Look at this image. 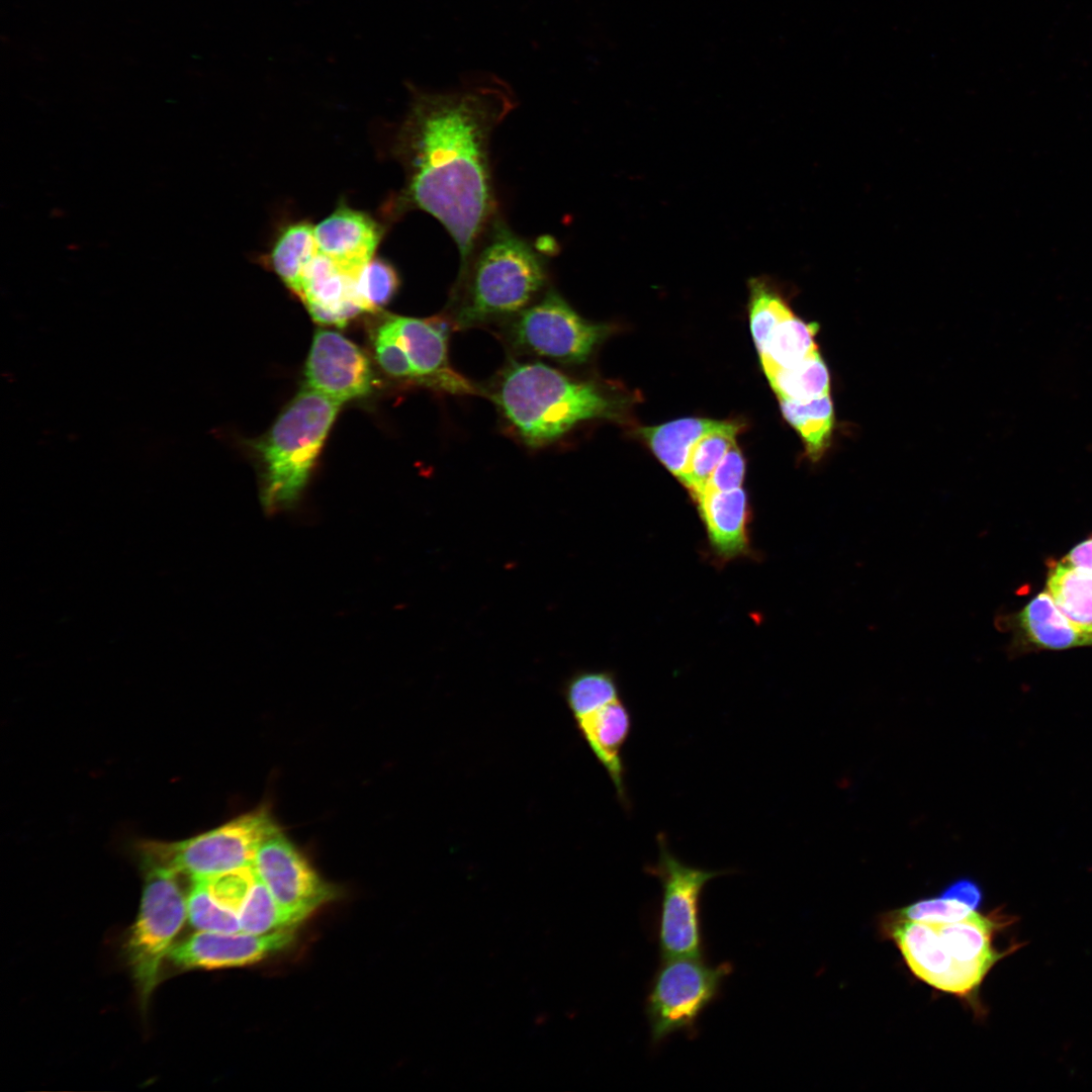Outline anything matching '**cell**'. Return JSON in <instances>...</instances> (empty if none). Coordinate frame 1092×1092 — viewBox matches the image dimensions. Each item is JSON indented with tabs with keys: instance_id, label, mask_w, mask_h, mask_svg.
Returning <instances> with one entry per match:
<instances>
[{
	"instance_id": "5bb4252c",
	"label": "cell",
	"mask_w": 1092,
	"mask_h": 1092,
	"mask_svg": "<svg viewBox=\"0 0 1092 1092\" xmlns=\"http://www.w3.org/2000/svg\"><path fill=\"white\" fill-rule=\"evenodd\" d=\"M294 939L293 928L263 934L200 931L173 946L167 959L184 970L242 967L285 949Z\"/></svg>"
},
{
	"instance_id": "7a4b0ae2",
	"label": "cell",
	"mask_w": 1092,
	"mask_h": 1092,
	"mask_svg": "<svg viewBox=\"0 0 1092 1092\" xmlns=\"http://www.w3.org/2000/svg\"><path fill=\"white\" fill-rule=\"evenodd\" d=\"M1012 923L1002 908L943 923L907 920L890 911L881 915L879 929L915 978L961 999L981 1017L986 1014L979 998L983 981L997 962L1020 947L1016 943L998 950L994 945L996 935Z\"/></svg>"
},
{
	"instance_id": "e575fe53",
	"label": "cell",
	"mask_w": 1092,
	"mask_h": 1092,
	"mask_svg": "<svg viewBox=\"0 0 1092 1092\" xmlns=\"http://www.w3.org/2000/svg\"><path fill=\"white\" fill-rule=\"evenodd\" d=\"M1062 560L1075 567L1092 572V538L1076 545Z\"/></svg>"
},
{
	"instance_id": "836d02e7",
	"label": "cell",
	"mask_w": 1092,
	"mask_h": 1092,
	"mask_svg": "<svg viewBox=\"0 0 1092 1092\" xmlns=\"http://www.w3.org/2000/svg\"><path fill=\"white\" fill-rule=\"evenodd\" d=\"M941 897L959 900L972 909L977 910L982 903L983 893L977 883L962 879L948 885L940 894Z\"/></svg>"
},
{
	"instance_id": "484cf974",
	"label": "cell",
	"mask_w": 1092,
	"mask_h": 1092,
	"mask_svg": "<svg viewBox=\"0 0 1092 1092\" xmlns=\"http://www.w3.org/2000/svg\"><path fill=\"white\" fill-rule=\"evenodd\" d=\"M767 378L779 399L808 400L830 390L829 371L819 351Z\"/></svg>"
},
{
	"instance_id": "7402d4cb",
	"label": "cell",
	"mask_w": 1092,
	"mask_h": 1092,
	"mask_svg": "<svg viewBox=\"0 0 1092 1092\" xmlns=\"http://www.w3.org/2000/svg\"><path fill=\"white\" fill-rule=\"evenodd\" d=\"M317 254L314 226L300 221L282 230L271 250L269 261L275 273L299 297L303 271Z\"/></svg>"
},
{
	"instance_id": "7c38bea8",
	"label": "cell",
	"mask_w": 1092,
	"mask_h": 1092,
	"mask_svg": "<svg viewBox=\"0 0 1092 1092\" xmlns=\"http://www.w3.org/2000/svg\"><path fill=\"white\" fill-rule=\"evenodd\" d=\"M254 868L280 906L308 917L335 896L297 847L280 830L260 845Z\"/></svg>"
},
{
	"instance_id": "52a82bcc",
	"label": "cell",
	"mask_w": 1092,
	"mask_h": 1092,
	"mask_svg": "<svg viewBox=\"0 0 1092 1092\" xmlns=\"http://www.w3.org/2000/svg\"><path fill=\"white\" fill-rule=\"evenodd\" d=\"M278 829L269 810L258 808L183 841L145 843L144 864L169 868L191 880L219 875L254 866L260 845Z\"/></svg>"
},
{
	"instance_id": "ffe728a7",
	"label": "cell",
	"mask_w": 1092,
	"mask_h": 1092,
	"mask_svg": "<svg viewBox=\"0 0 1092 1092\" xmlns=\"http://www.w3.org/2000/svg\"><path fill=\"white\" fill-rule=\"evenodd\" d=\"M708 419L687 418L644 428L641 436L659 461L678 479L686 472L693 447L706 434L725 425Z\"/></svg>"
},
{
	"instance_id": "f546056e",
	"label": "cell",
	"mask_w": 1092,
	"mask_h": 1092,
	"mask_svg": "<svg viewBox=\"0 0 1092 1092\" xmlns=\"http://www.w3.org/2000/svg\"><path fill=\"white\" fill-rule=\"evenodd\" d=\"M399 286L396 270L382 259H372L360 274L356 290L362 311H376L385 306Z\"/></svg>"
},
{
	"instance_id": "ba28073f",
	"label": "cell",
	"mask_w": 1092,
	"mask_h": 1092,
	"mask_svg": "<svg viewBox=\"0 0 1092 1092\" xmlns=\"http://www.w3.org/2000/svg\"><path fill=\"white\" fill-rule=\"evenodd\" d=\"M145 867L139 914L124 946L144 1008L160 981L163 962L187 916V900L178 883L180 874L165 867Z\"/></svg>"
},
{
	"instance_id": "9a60e30c",
	"label": "cell",
	"mask_w": 1092,
	"mask_h": 1092,
	"mask_svg": "<svg viewBox=\"0 0 1092 1092\" xmlns=\"http://www.w3.org/2000/svg\"><path fill=\"white\" fill-rule=\"evenodd\" d=\"M306 387L341 402L362 397L372 388V371L363 352L339 333L314 335L305 366Z\"/></svg>"
},
{
	"instance_id": "4dcf8cb0",
	"label": "cell",
	"mask_w": 1092,
	"mask_h": 1092,
	"mask_svg": "<svg viewBox=\"0 0 1092 1092\" xmlns=\"http://www.w3.org/2000/svg\"><path fill=\"white\" fill-rule=\"evenodd\" d=\"M975 911L977 910L959 900L939 896L913 902L892 912L896 916L907 920L943 923L962 920Z\"/></svg>"
},
{
	"instance_id": "3957f363",
	"label": "cell",
	"mask_w": 1092,
	"mask_h": 1092,
	"mask_svg": "<svg viewBox=\"0 0 1092 1092\" xmlns=\"http://www.w3.org/2000/svg\"><path fill=\"white\" fill-rule=\"evenodd\" d=\"M509 430L541 448L580 424L618 416L620 402L599 383L569 376L542 362L511 360L485 390Z\"/></svg>"
},
{
	"instance_id": "8fae6325",
	"label": "cell",
	"mask_w": 1092,
	"mask_h": 1092,
	"mask_svg": "<svg viewBox=\"0 0 1092 1092\" xmlns=\"http://www.w3.org/2000/svg\"><path fill=\"white\" fill-rule=\"evenodd\" d=\"M656 840L658 860L647 866L645 871L657 878L661 886L657 933L660 958H703L701 897L711 880L729 871L689 866L669 850L663 833H659Z\"/></svg>"
},
{
	"instance_id": "603a6c76",
	"label": "cell",
	"mask_w": 1092,
	"mask_h": 1092,
	"mask_svg": "<svg viewBox=\"0 0 1092 1092\" xmlns=\"http://www.w3.org/2000/svg\"><path fill=\"white\" fill-rule=\"evenodd\" d=\"M818 325L805 323L794 313L783 320L769 336L760 360L766 376L806 359L818 351Z\"/></svg>"
},
{
	"instance_id": "1f68e13d",
	"label": "cell",
	"mask_w": 1092,
	"mask_h": 1092,
	"mask_svg": "<svg viewBox=\"0 0 1092 1092\" xmlns=\"http://www.w3.org/2000/svg\"><path fill=\"white\" fill-rule=\"evenodd\" d=\"M374 345L377 361L385 372L415 381L411 364L387 320L378 329Z\"/></svg>"
},
{
	"instance_id": "277c9868",
	"label": "cell",
	"mask_w": 1092,
	"mask_h": 1092,
	"mask_svg": "<svg viewBox=\"0 0 1092 1092\" xmlns=\"http://www.w3.org/2000/svg\"><path fill=\"white\" fill-rule=\"evenodd\" d=\"M547 279L534 248L492 221L460 268L443 315L456 331L506 322L542 295Z\"/></svg>"
},
{
	"instance_id": "ac0fdd59",
	"label": "cell",
	"mask_w": 1092,
	"mask_h": 1092,
	"mask_svg": "<svg viewBox=\"0 0 1092 1092\" xmlns=\"http://www.w3.org/2000/svg\"><path fill=\"white\" fill-rule=\"evenodd\" d=\"M696 499L717 553L730 558L746 552L748 507L745 491L741 487L728 491L705 489Z\"/></svg>"
},
{
	"instance_id": "cb8c5ba5",
	"label": "cell",
	"mask_w": 1092,
	"mask_h": 1092,
	"mask_svg": "<svg viewBox=\"0 0 1092 1092\" xmlns=\"http://www.w3.org/2000/svg\"><path fill=\"white\" fill-rule=\"evenodd\" d=\"M1046 592L1071 621L1092 627V572L1061 560L1050 568Z\"/></svg>"
},
{
	"instance_id": "e0dca14e",
	"label": "cell",
	"mask_w": 1092,
	"mask_h": 1092,
	"mask_svg": "<svg viewBox=\"0 0 1092 1092\" xmlns=\"http://www.w3.org/2000/svg\"><path fill=\"white\" fill-rule=\"evenodd\" d=\"M356 284L318 253L303 271L299 298L315 322L343 327L362 312Z\"/></svg>"
},
{
	"instance_id": "d6986e66",
	"label": "cell",
	"mask_w": 1092,
	"mask_h": 1092,
	"mask_svg": "<svg viewBox=\"0 0 1092 1092\" xmlns=\"http://www.w3.org/2000/svg\"><path fill=\"white\" fill-rule=\"evenodd\" d=\"M1018 625L1026 639L1044 649H1068L1092 645V627L1074 623L1044 590L1018 614Z\"/></svg>"
},
{
	"instance_id": "9c48e42d",
	"label": "cell",
	"mask_w": 1092,
	"mask_h": 1092,
	"mask_svg": "<svg viewBox=\"0 0 1092 1092\" xmlns=\"http://www.w3.org/2000/svg\"><path fill=\"white\" fill-rule=\"evenodd\" d=\"M732 971L728 962L712 966L703 958L661 959L645 1003L652 1044L678 1031L695 1035L701 1014Z\"/></svg>"
},
{
	"instance_id": "4fadbf2b",
	"label": "cell",
	"mask_w": 1092,
	"mask_h": 1092,
	"mask_svg": "<svg viewBox=\"0 0 1092 1092\" xmlns=\"http://www.w3.org/2000/svg\"><path fill=\"white\" fill-rule=\"evenodd\" d=\"M387 321L411 364L416 382L448 394L482 393L452 367L448 341L453 328L443 314L429 318L393 315Z\"/></svg>"
},
{
	"instance_id": "d4e9b609",
	"label": "cell",
	"mask_w": 1092,
	"mask_h": 1092,
	"mask_svg": "<svg viewBox=\"0 0 1092 1092\" xmlns=\"http://www.w3.org/2000/svg\"><path fill=\"white\" fill-rule=\"evenodd\" d=\"M305 918L280 906L258 875L239 912L241 930L253 934L293 928Z\"/></svg>"
},
{
	"instance_id": "83f0119b",
	"label": "cell",
	"mask_w": 1092,
	"mask_h": 1092,
	"mask_svg": "<svg viewBox=\"0 0 1092 1092\" xmlns=\"http://www.w3.org/2000/svg\"><path fill=\"white\" fill-rule=\"evenodd\" d=\"M749 291L751 334L760 354L776 327L793 311L767 279H751Z\"/></svg>"
},
{
	"instance_id": "8992f818",
	"label": "cell",
	"mask_w": 1092,
	"mask_h": 1092,
	"mask_svg": "<svg viewBox=\"0 0 1092 1092\" xmlns=\"http://www.w3.org/2000/svg\"><path fill=\"white\" fill-rule=\"evenodd\" d=\"M561 696L579 736L607 772L619 802L628 809L623 752L633 718L615 674L610 670H575L564 680Z\"/></svg>"
},
{
	"instance_id": "4316f807",
	"label": "cell",
	"mask_w": 1092,
	"mask_h": 1092,
	"mask_svg": "<svg viewBox=\"0 0 1092 1092\" xmlns=\"http://www.w3.org/2000/svg\"><path fill=\"white\" fill-rule=\"evenodd\" d=\"M740 427L736 423L725 425L702 437L693 447L686 472L679 479L696 498L700 495L716 466L735 443Z\"/></svg>"
},
{
	"instance_id": "5b68a950",
	"label": "cell",
	"mask_w": 1092,
	"mask_h": 1092,
	"mask_svg": "<svg viewBox=\"0 0 1092 1092\" xmlns=\"http://www.w3.org/2000/svg\"><path fill=\"white\" fill-rule=\"evenodd\" d=\"M342 403L305 387L254 444L264 466L262 499L268 510L297 500Z\"/></svg>"
},
{
	"instance_id": "2e32d148",
	"label": "cell",
	"mask_w": 1092,
	"mask_h": 1092,
	"mask_svg": "<svg viewBox=\"0 0 1092 1092\" xmlns=\"http://www.w3.org/2000/svg\"><path fill=\"white\" fill-rule=\"evenodd\" d=\"M314 236L318 253L357 281L373 259L381 232L368 214L340 206L314 226Z\"/></svg>"
},
{
	"instance_id": "6da1fadb",
	"label": "cell",
	"mask_w": 1092,
	"mask_h": 1092,
	"mask_svg": "<svg viewBox=\"0 0 1092 1092\" xmlns=\"http://www.w3.org/2000/svg\"><path fill=\"white\" fill-rule=\"evenodd\" d=\"M514 105L498 82L450 93L415 91L399 128L402 201L441 222L457 245L460 268L493 221L490 139Z\"/></svg>"
},
{
	"instance_id": "44dd1931",
	"label": "cell",
	"mask_w": 1092,
	"mask_h": 1092,
	"mask_svg": "<svg viewBox=\"0 0 1092 1092\" xmlns=\"http://www.w3.org/2000/svg\"><path fill=\"white\" fill-rule=\"evenodd\" d=\"M785 419L801 436L808 457L818 461L830 446L834 411L830 394L808 400L780 399Z\"/></svg>"
},
{
	"instance_id": "d6a6232c",
	"label": "cell",
	"mask_w": 1092,
	"mask_h": 1092,
	"mask_svg": "<svg viewBox=\"0 0 1092 1092\" xmlns=\"http://www.w3.org/2000/svg\"><path fill=\"white\" fill-rule=\"evenodd\" d=\"M744 473V458L734 443L710 475L705 489L728 491L739 488L743 482Z\"/></svg>"
},
{
	"instance_id": "f1b7e54d",
	"label": "cell",
	"mask_w": 1092,
	"mask_h": 1092,
	"mask_svg": "<svg viewBox=\"0 0 1092 1092\" xmlns=\"http://www.w3.org/2000/svg\"><path fill=\"white\" fill-rule=\"evenodd\" d=\"M187 915L193 927L200 931L240 932L238 913L220 905L210 894L202 879H192L187 898Z\"/></svg>"
},
{
	"instance_id": "30bf717a",
	"label": "cell",
	"mask_w": 1092,
	"mask_h": 1092,
	"mask_svg": "<svg viewBox=\"0 0 1092 1092\" xmlns=\"http://www.w3.org/2000/svg\"><path fill=\"white\" fill-rule=\"evenodd\" d=\"M504 323L500 333L514 351L566 365L585 363L610 333L607 325L583 318L554 290Z\"/></svg>"
}]
</instances>
